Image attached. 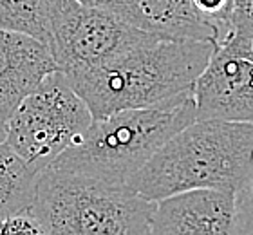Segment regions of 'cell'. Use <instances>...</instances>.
I'll return each instance as SVG.
<instances>
[{"mask_svg":"<svg viewBox=\"0 0 253 235\" xmlns=\"http://www.w3.org/2000/svg\"><path fill=\"white\" fill-rule=\"evenodd\" d=\"M213 49L210 42L147 31L107 63L67 78L92 118H103L116 110L152 107L192 93Z\"/></svg>","mask_w":253,"mask_h":235,"instance_id":"1","label":"cell"},{"mask_svg":"<svg viewBox=\"0 0 253 235\" xmlns=\"http://www.w3.org/2000/svg\"><path fill=\"white\" fill-rule=\"evenodd\" d=\"M252 159L253 123L194 120L132 176L128 187L150 201L192 188L237 190Z\"/></svg>","mask_w":253,"mask_h":235,"instance_id":"2","label":"cell"},{"mask_svg":"<svg viewBox=\"0 0 253 235\" xmlns=\"http://www.w3.org/2000/svg\"><path fill=\"white\" fill-rule=\"evenodd\" d=\"M194 120L197 112L192 93L152 107L116 110L94 118L49 167L128 185L175 132Z\"/></svg>","mask_w":253,"mask_h":235,"instance_id":"3","label":"cell"},{"mask_svg":"<svg viewBox=\"0 0 253 235\" xmlns=\"http://www.w3.org/2000/svg\"><path fill=\"white\" fill-rule=\"evenodd\" d=\"M154 204L128 185L47 167L38 178L31 212L43 234L147 235Z\"/></svg>","mask_w":253,"mask_h":235,"instance_id":"4","label":"cell"},{"mask_svg":"<svg viewBox=\"0 0 253 235\" xmlns=\"http://www.w3.org/2000/svg\"><path fill=\"white\" fill-rule=\"evenodd\" d=\"M92 112L56 69L5 120V143L42 172L92 123Z\"/></svg>","mask_w":253,"mask_h":235,"instance_id":"5","label":"cell"},{"mask_svg":"<svg viewBox=\"0 0 253 235\" xmlns=\"http://www.w3.org/2000/svg\"><path fill=\"white\" fill-rule=\"evenodd\" d=\"M137 27L109 11L62 0L54 13L49 49L65 76L100 67L145 37Z\"/></svg>","mask_w":253,"mask_h":235,"instance_id":"6","label":"cell"},{"mask_svg":"<svg viewBox=\"0 0 253 235\" xmlns=\"http://www.w3.org/2000/svg\"><path fill=\"white\" fill-rule=\"evenodd\" d=\"M192 94L197 120L253 123V62L215 47Z\"/></svg>","mask_w":253,"mask_h":235,"instance_id":"7","label":"cell"},{"mask_svg":"<svg viewBox=\"0 0 253 235\" xmlns=\"http://www.w3.org/2000/svg\"><path fill=\"white\" fill-rule=\"evenodd\" d=\"M235 230V190L192 188L158 199L150 234L230 235Z\"/></svg>","mask_w":253,"mask_h":235,"instance_id":"8","label":"cell"},{"mask_svg":"<svg viewBox=\"0 0 253 235\" xmlns=\"http://www.w3.org/2000/svg\"><path fill=\"white\" fill-rule=\"evenodd\" d=\"M56 69L47 44L26 33L0 29V116L7 120L16 105Z\"/></svg>","mask_w":253,"mask_h":235,"instance_id":"9","label":"cell"},{"mask_svg":"<svg viewBox=\"0 0 253 235\" xmlns=\"http://www.w3.org/2000/svg\"><path fill=\"white\" fill-rule=\"evenodd\" d=\"M154 31L175 38L210 42L215 47L221 35L197 13L194 0H134Z\"/></svg>","mask_w":253,"mask_h":235,"instance_id":"10","label":"cell"},{"mask_svg":"<svg viewBox=\"0 0 253 235\" xmlns=\"http://www.w3.org/2000/svg\"><path fill=\"white\" fill-rule=\"evenodd\" d=\"M40 172L0 141V221L31 210Z\"/></svg>","mask_w":253,"mask_h":235,"instance_id":"11","label":"cell"},{"mask_svg":"<svg viewBox=\"0 0 253 235\" xmlns=\"http://www.w3.org/2000/svg\"><path fill=\"white\" fill-rule=\"evenodd\" d=\"M62 0H0V29L26 33L47 44Z\"/></svg>","mask_w":253,"mask_h":235,"instance_id":"12","label":"cell"},{"mask_svg":"<svg viewBox=\"0 0 253 235\" xmlns=\"http://www.w3.org/2000/svg\"><path fill=\"white\" fill-rule=\"evenodd\" d=\"M233 234H253V159L243 185L235 190V230Z\"/></svg>","mask_w":253,"mask_h":235,"instance_id":"13","label":"cell"},{"mask_svg":"<svg viewBox=\"0 0 253 235\" xmlns=\"http://www.w3.org/2000/svg\"><path fill=\"white\" fill-rule=\"evenodd\" d=\"M194 5L197 13L219 31L222 40V37L226 35L230 24H232L235 0H194Z\"/></svg>","mask_w":253,"mask_h":235,"instance_id":"14","label":"cell"},{"mask_svg":"<svg viewBox=\"0 0 253 235\" xmlns=\"http://www.w3.org/2000/svg\"><path fill=\"white\" fill-rule=\"evenodd\" d=\"M76 2L89 5V7H96V9L109 11V13L120 16V18H123L126 22H130L134 26L154 31L152 27L148 26V22L145 20V16L141 15V11H139V7L136 5L134 0H76Z\"/></svg>","mask_w":253,"mask_h":235,"instance_id":"15","label":"cell"},{"mask_svg":"<svg viewBox=\"0 0 253 235\" xmlns=\"http://www.w3.org/2000/svg\"><path fill=\"white\" fill-rule=\"evenodd\" d=\"M18 234H27V235L43 234L40 221L35 217V214H33L31 210L18 212V214H13L0 221V235H18Z\"/></svg>","mask_w":253,"mask_h":235,"instance_id":"16","label":"cell"},{"mask_svg":"<svg viewBox=\"0 0 253 235\" xmlns=\"http://www.w3.org/2000/svg\"><path fill=\"white\" fill-rule=\"evenodd\" d=\"M235 7L253 18V0H235Z\"/></svg>","mask_w":253,"mask_h":235,"instance_id":"17","label":"cell"},{"mask_svg":"<svg viewBox=\"0 0 253 235\" xmlns=\"http://www.w3.org/2000/svg\"><path fill=\"white\" fill-rule=\"evenodd\" d=\"M248 60L253 62V31L250 33V40H248Z\"/></svg>","mask_w":253,"mask_h":235,"instance_id":"18","label":"cell"},{"mask_svg":"<svg viewBox=\"0 0 253 235\" xmlns=\"http://www.w3.org/2000/svg\"><path fill=\"white\" fill-rule=\"evenodd\" d=\"M0 141H5V120L0 116Z\"/></svg>","mask_w":253,"mask_h":235,"instance_id":"19","label":"cell"}]
</instances>
